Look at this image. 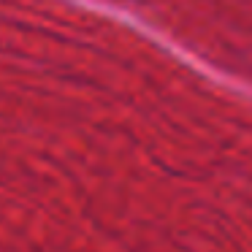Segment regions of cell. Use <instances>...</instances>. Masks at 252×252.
<instances>
[{
    "instance_id": "obj_1",
    "label": "cell",
    "mask_w": 252,
    "mask_h": 252,
    "mask_svg": "<svg viewBox=\"0 0 252 252\" xmlns=\"http://www.w3.org/2000/svg\"><path fill=\"white\" fill-rule=\"evenodd\" d=\"M252 93V0H82Z\"/></svg>"
}]
</instances>
